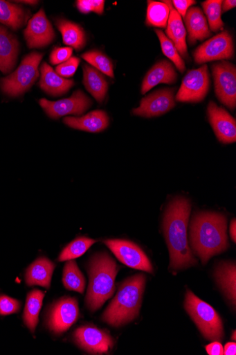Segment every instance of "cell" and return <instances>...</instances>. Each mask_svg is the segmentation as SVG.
Here are the masks:
<instances>
[{
	"mask_svg": "<svg viewBox=\"0 0 236 355\" xmlns=\"http://www.w3.org/2000/svg\"><path fill=\"white\" fill-rule=\"evenodd\" d=\"M74 339L82 349L93 354L107 353L114 345V339L108 333L90 326L78 329Z\"/></svg>",
	"mask_w": 236,
	"mask_h": 355,
	"instance_id": "13",
	"label": "cell"
},
{
	"mask_svg": "<svg viewBox=\"0 0 236 355\" xmlns=\"http://www.w3.org/2000/svg\"><path fill=\"white\" fill-rule=\"evenodd\" d=\"M212 74L219 101L234 110L236 106V69L233 64L222 61L214 64Z\"/></svg>",
	"mask_w": 236,
	"mask_h": 355,
	"instance_id": "8",
	"label": "cell"
},
{
	"mask_svg": "<svg viewBox=\"0 0 236 355\" xmlns=\"http://www.w3.org/2000/svg\"><path fill=\"white\" fill-rule=\"evenodd\" d=\"M82 58L98 71L111 78H114L113 62L111 60L102 52L98 51H89L82 55Z\"/></svg>",
	"mask_w": 236,
	"mask_h": 355,
	"instance_id": "32",
	"label": "cell"
},
{
	"mask_svg": "<svg viewBox=\"0 0 236 355\" xmlns=\"http://www.w3.org/2000/svg\"><path fill=\"white\" fill-rule=\"evenodd\" d=\"M56 26L61 32L64 44L77 51L83 49L87 41L86 34L80 25L60 19L56 21Z\"/></svg>",
	"mask_w": 236,
	"mask_h": 355,
	"instance_id": "26",
	"label": "cell"
},
{
	"mask_svg": "<svg viewBox=\"0 0 236 355\" xmlns=\"http://www.w3.org/2000/svg\"><path fill=\"white\" fill-rule=\"evenodd\" d=\"M221 0H208L201 4L208 17L211 31L217 32L221 30L224 24L221 19Z\"/></svg>",
	"mask_w": 236,
	"mask_h": 355,
	"instance_id": "34",
	"label": "cell"
},
{
	"mask_svg": "<svg viewBox=\"0 0 236 355\" xmlns=\"http://www.w3.org/2000/svg\"><path fill=\"white\" fill-rule=\"evenodd\" d=\"M176 106L174 92L171 89L157 90L141 101L140 106L133 110L134 115L152 118L161 116Z\"/></svg>",
	"mask_w": 236,
	"mask_h": 355,
	"instance_id": "14",
	"label": "cell"
},
{
	"mask_svg": "<svg viewBox=\"0 0 236 355\" xmlns=\"http://www.w3.org/2000/svg\"><path fill=\"white\" fill-rule=\"evenodd\" d=\"M170 9L166 28L167 37L170 39L176 46L181 56L188 58L186 43V30L183 19L173 6L172 1H164Z\"/></svg>",
	"mask_w": 236,
	"mask_h": 355,
	"instance_id": "18",
	"label": "cell"
},
{
	"mask_svg": "<svg viewBox=\"0 0 236 355\" xmlns=\"http://www.w3.org/2000/svg\"><path fill=\"white\" fill-rule=\"evenodd\" d=\"M236 354V344L235 343H228L225 345L224 354L235 355Z\"/></svg>",
	"mask_w": 236,
	"mask_h": 355,
	"instance_id": "41",
	"label": "cell"
},
{
	"mask_svg": "<svg viewBox=\"0 0 236 355\" xmlns=\"http://www.w3.org/2000/svg\"><path fill=\"white\" fill-rule=\"evenodd\" d=\"M64 123L78 130L98 133L109 126V118L105 112L96 110L81 117H65Z\"/></svg>",
	"mask_w": 236,
	"mask_h": 355,
	"instance_id": "19",
	"label": "cell"
},
{
	"mask_svg": "<svg viewBox=\"0 0 236 355\" xmlns=\"http://www.w3.org/2000/svg\"><path fill=\"white\" fill-rule=\"evenodd\" d=\"M234 55L233 39L229 32L224 31L199 46L194 52V61L202 64L214 60L231 59Z\"/></svg>",
	"mask_w": 236,
	"mask_h": 355,
	"instance_id": "11",
	"label": "cell"
},
{
	"mask_svg": "<svg viewBox=\"0 0 236 355\" xmlns=\"http://www.w3.org/2000/svg\"><path fill=\"white\" fill-rule=\"evenodd\" d=\"M80 63V59L72 57L66 61L58 64L55 69V73L62 78L73 77Z\"/></svg>",
	"mask_w": 236,
	"mask_h": 355,
	"instance_id": "36",
	"label": "cell"
},
{
	"mask_svg": "<svg viewBox=\"0 0 236 355\" xmlns=\"http://www.w3.org/2000/svg\"><path fill=\"white\" fill-rule=\"evenodd\" d=\"M39 103L51 118L59 119L66 115L83 114L91 106L92 101L83 92L78 90L69 98L57 102L42 99Z\"/></svg>",
	"mask_w": 236,
	"mask_h": 355,
	"instance_id": "12",
	"label": "cell"
},
{
	"mask_svg": "<svg viewBox=\"0 0 236 355\" xmlns=\"http://www.w3.org/2000/svg\"><path fill=\"white\" fill-rule=\"evenodd\" d=\"M227 218L218 213L195 214L190 225V243L193 252L202 264L226 250L229 246L227 236Z\"/></svg>",
	"mask_w": 236,
	"mask_h": 355,
	"instance_id": "2",
	"label": "cell"
},
{
	"mask_svg": "<svg viewBox=\"0 0 236 355\" xmlns=\"http://www.w3.org/2000/svg\"><path fill=\"white\" fill-rule=\"evenodd\" d=\"M170 15V9L165 3L148 1L146 24L151 26L165 28Z\"/></svg>",
	"mask_w": 236,
	"mask_h": 355,
	"instance_id": "30",
	"label": "cell"
},
{
	"mask_svg": "<svg viewBox=\"0 0 236 355\" xmlns=\"http://www.w3.org/2000/svg\"><path fill=\"white\" fill-rule=\"evenodd\" d=\"M185 308L202 335L208 340L221 341L224 327L221 317L208 304L188 291Z\"/></svg>",
	"mask_w": 236,
	"mask_h": 355,
	"instance_id": "5",
	"label": "cell"
},
{
	"mask_svg": "<svg viewBox=\"0 0 236 355\" xmlns=\"http://www.w3.org/2000/svg\"><path fill=\"white\" fill-rule=\"evenodd\" d=\"M43 57V53L37 52L26 55L16 71L2 79L3 92L17 96L28 90L39 77V67Z\"/></svg>",
	"mask_w": 236,
	"mask_h": 355,
	"instance_id": "6",
	"label": "cell"
},
{
	"mask_svg": "<svg viewBox=\"0 0 236 355\" xmlns=\"http://www.w3.org/2000/svg\"><path fill=\"white\" fill-rule=\"evenodd\" d=\"M146 278L138 274L123 282L107 309L102 320L108 324L119 327L136 318L140 313L145 291Z\"/></svg>",
	"mask_w": 236,
	"mask_h": 355,
	"instance_id": "3",
	"label": "cell"
},
{
	"mask_svg": "<svg viewBox=\"0 0 236 355\" xmlns=\"http://www.w3.org/2000/svg\"><path fill=\"white\" fill-rule=\"evenodd\" d=\"M172 4L181 17L184 18L188 9L195 4V1H192V0H174Z\"/></svg>",
	"mask_w": 236,
	"mask_h": 355,
	"instance_id": "39",
	"label": "cell"
},
{
	"mask_svg": "<svg viewBox=\"0 0 236 355\" xmlns=\"http://www.w3.org/2000/svg\"><path fill=\"white\" fill-rule=\"evenodd\" d=\"M188 31V41L190 45L197 41H203L211 37L207 19L199 8H190L184 17Z\"/></svg>",
	"mask_w": 236,
	"mask_h": 355,
	"instance_id": "22",
	"label": "cell"
},
{
	"mask_svg": "<svg viewBox=\"0 0 236 355\" xmlns=\"http://www.w3.org/2000/svg\"><path fill=\"white\" fill-rule=\"evenodd\" d=\"M41 72L39 85L43 90L53 96L62 95L69 92L75 85L73 80L64 79L57 75L46 62L42 64Z\"/></svg>",
	"mask_w": 236,
	"mask_h": 355,
	"instance_id": "23",
	"label": "cell"
},
{
	"mask_svg": "<svg viewBox=\"0 0 236 355\" xmlns=\"http://www.w3.org/2000/svg\"><path fill=\"white\" fill-rule=\"evenodd\" d=\"M17 3H26V4H29V5H35L37 4L38 2L37 1H17Z\"/></svg>",
	"mask_w": 236,
	"mask_h": 355,
	"instance_id": "44",
	"label": "cell"
},
{
	"mask_svg": "<svg viewBox=\"0 0 236 355\" xmlns=\"http://www.w3.org/2000/svg\"><path fill=\"white\" fill-rule=\"evenodd\" d=\"M55 268V264L48 258H38L26 271V284L29 286L38 285L49 288Z\"/></svg>",
	"mask_w": 236,
	"mask_h": 355,
	"instance_id": "21",
	"label": "cell"
},
{
	"mask_svg": "<svg viewBox=\"0 0 236 355\" xmlns=\"http://www.w3.org/2000/svg\"><path fill=\"white\" fill-rule=\"evenodd\" d=\"M223 7H221V10L223 12H226L231 9H233L236 6V2L235 0H226V1L222 3Z\"/></svg>",
	"mask_w": 236,
	"mask_h": 355,
	"instance_id": "42",
	"label": "cell"
},
{
	"mask_svg": "<svg viewBox=\"0 0 236 355\" xmlns=\"http://www.w3.org/2000/svg\"><path fill=\"white\" fill-rule=\"evenodd\" d=\"M155 32L160 40L163 54L174 63L176 67L181 73H184L185 71V62L174 43L165 36L161 30L156 29Z\"/></svg>",
	"mask_w": 236,
	"mask_h": 355,
	"instance_id": "33",
	"label": "cell"
},
{
	"mask_svg": "<svg viewBox=\"0 0 236 355\" xmlns=\"http://www.w3.org/2000/svg\"><path fill=\"white\" fill-rule=\"evenodd\" d=\"M19 50L17 38L3 26H0V71L11 73L16 66Z\"/></svg>",
	"mask_w": 236,
	"mask_h": 355,
	"instance_id": "17",
	"label": "cell"
},
{
	"mask_svg": "<svg viewBox=\"0 0 236 355\" xmlns=\"http://www.w3.org/2000/svg\"><path fill=\"white\" fill-rule=\"evenodd\" d=\"M62 282L66 289L84 294L86 279L74 260L69 261L64 266Z\"/></svg>",
	"mask_w": 236,
	"mask_h": 355,
	"instance_id": "29",
	"label": "cell"
},
{
	"mask_svg": "<svg viewBox=\"0 0 236 355\" xmlns=\"http://www.w3.org/2000/svg\"><path fill=\"white\" fill-rule=\"evenodd\" d=\"M210 84L208 68L204 64L185 76L176 99L181 103H199L206 98Z\"/></svg>",
	"mask_w": 236,
	"mask_h": 355,
	"instance_id": "7",
	"label": "cell"
},
{
	"mask_svg": "<svg viewBox=\"0 0 236 355\" xmlns=\"http://www.w3.org/2000/svg\"><path fill=\"white\" fill-rule=\"evenodd\" d=\"M230 234L232 240L233 242L235 243L236 241V222L235 219H233V221H231L230 225Z\"/></svg>",
	"mask_w": 236,
	"mask_h": 355,
	"instance_id": "43",
	"label": "cell"
},
{
	"mask_svg": "<svg viewBox=\"0 0 236 355\" xmlns=\"http://www.w3.org/2000/svg\"><path fill=\"white\" fill-rule=\"evenodd\" d=\"M233 339L234 340H235V331H234V333H233Z\"/></svg>",
	"mask_w": 236,
	"mask_h": 355,
	"instance_id": "45",
	"label": "cell"
},
{
	"mask_svg": "<svg viewBox=\"0 0 236 355\" xmlns=\"http://www.w3.org/2000/svg\"><path fill=\"white\" fill-rule=\"evenodd\" d=\"M208 113L210 122L219 141L225 144L235 143L236 141L235 119L214 102L210 103Z\"/></svg>",
	"mask_w": 236,
	"mask_h": 355,
	"instance_id": "16",
	"label": "cell"
},
{
	"mask_svg": "<svg viewBox=\"0 0 236 355\" xmlns=\"http://www.w3.org/2000/svg\"><path fill=\"white\" fill-rule=\"evenodd\" d=\"M105 243L124 265L133 269L153 272V267L149 258L136 244L118 239L107 240Z\"/></svg>",
	"mask_w": 236,
	"mask_h": 355,
	"instance_id": "9",
	"label": "cell"
},
{
	"mask_svg": "<svg viewBox=\"0 0 236 355\" xmlns=\"http://www.w3.org/2000/svg\"><path fill=\"white\" fill-rule=\"evenodd\" d=\"M83 83L89 93L98 103H102L109 89L105 76L92 67L85 64L83 67Z\"/></svg>",
	"mask_w": 236,
	"mask_h": 355,
	"instance_id": "24",
	"label": "cell"
},
{
	"mask_svg": "<svg viewBox=\"0 0 236 355\" xmlns=\"http://www.w3.org/2000/svg\"><path fill=\"white\" fill-rule=\"evenodd\" d=\"M21 302L7 295H0V315L6 316L19 313Z\"/></svg>",
	"mask_w": 236,
	"mask_h": 355,
	"instance_id": "37",
	"label": "cell"
},
{
	"mask_svg": "<svg viewBox=\"0 0 236 355\" xmlns=\"http://www.w3.org/2000/svg\"><path fill=\"white\" fill-rule=\"evenodd\" d=\"M216 279L226 297L235 306L236 302V268L232 263H224L216 270Z\"/></svg>",
	"mask_w": 236,
	"mask_h": 355,
	"instance_id": "27",
	"label": "cell"
},
{
	"mask_svg": "<svg viewBox=\"0 0 236 355\" xmlns=\"http://www.w3.org/2000/svg\"><path fill=\"white\" fill-rule=\"evenodd\" d=\"M177 76L172 62L162 60L147 73L142 85V94H146L158 84H173L176 82Z\"/></svg>",
	"mask_w": 236,
	"mask_h": 355,
	"instance_id": "20",
	"label": "cell"
},
{
	"mask_svg": "<svg viewBox=\"0 0 236 355\" xmlns=\"http://www.w3.org/2000/svg\"><path fill=\"white\" fill-rule=\"evenodd\" d=\"M88 271L89 284L86 304L90 311H96L115 293V281L119 269L113 258L103 252L91 258Z\"/></svg>",
	"mask_w": 236,
	"mask_h": 355,
	"instance_id": "4",
	"label": "cell"
},
{
	"mask_svg": "<svg viewBox=\"0 0 236 355\" xmlns=\"http://www.w3.org/2000/svg\"><path fill=\"white\" fill-rule=\"evenodd\" d=\"M45 293L39 289L32 290L28 293L23 320L26 327L35 333L39 322V316L42 307Z\"/></svg>",
	"mask_w": 236,
	"mask_h": 355,
	"instance_id": "25",
	"label": "cell"
},
{
	"mask_svg": "<svg viewBox=\"0 0 236 355\" xmlns=\"http://www.w3.org/2000/svg\"><path fill=\"white\" fill-rule=\"evenodd\" d=\"M27 19V13L23 8L0 0V23L17 30L25 24Z\"/></svg>",
	"mask_w": 236,
	"mask_h": 355,
	"instance_id": "28",
	"label": "cell"
},
{
	"mask_svg": "<svg viewBox=\"0 0 236 355\" xmlns=\"http://www.w3.org/2000/svg\"><path fill=\"white\" fill-rule=\"evenodd\" d=\"M95 243V240L89 238H78L62 250L58 261L63 262L76 259L83 255Z\"/></svg>",
	"mask_w": 236,
	"mask_h": 355,
	"instance_id": "31",
	"label": "cell"
},
{
	"mask_svg": "<svg viewBox=\"0 0 236 355\" xmlns=\"http://www.w3.org/2000/svg\"><path fill=\"white\" fill-rule=\"evenodd\" d=\"M208 353L210 355H222L224 354V348L220 343L215 341L206 347Z\"/></svg>",
	"mask_w": 236,
	"mask_h": 355,
	"instance_id": "40",
	"label": "cell"
},
{
	"mask_svg": "<svg viewBox=\"0 0 236 355\" xmlns=\"http://www.w3.org/2000/svg\"><path fill=\"white\" fill-rule=\"evenodd\" d=\"M105 1L104 0H79L77 7L83 14H89L91 12L98 15H102L105 11Z\"/></svg>",
	"mask_w": 236,
	"mask_h": 355,
	"instance_id": "35",
	"label": "cell"
},
{
	"mask_svg": "<svg viewBox=\"0 0 236 355\" xmlns=\"http://www.w3.org/2000/svg\"><path fill=\"white\" fill-rule=\"evenodd\" d=\"M190 211L189 200L178 198L167 207L165 213L163 231L170 253V269L174 271L190 268L197 263L188 240Z\"/></svg>",
	"mask_w": 236,
	"mask_h": 355,
	"instance_id": "1",
	"label": "cell"
},
{
	"mask_svg": "<svg viewBox=\"0 0 236 355\" xmlns=\"http://www.w3.org/2000/svg\"><path fill=\"white\" fill-rule=\"evenodd\" d=\"M24 37L30 49H39L49 45L55 39V32L44 10L28 21Z\"/></svg>",
	"mask_w": 236,
	"mask_h": 355,
	"instance_id": "15",
	"label": "cell"
},
{
	"mask_svg": "<svg viewBox=\"0 0 236 355\" xmlns=\"http://www.w3.org/2000/svg\"><path fill=\"white\" fill-rule=\"evenodd\" d=\"M73 49L70 47L56 48L51 54L50 62L53 64H60L70 59Z\"/></svg>",
	"mask_w": 236,
	"mask_h": 355,
	"instance_id": "38",
	"label": "cell"
},
{
	"mask_svg": "<svg viewBox=\"0 0 236 355\" xmlns=\"http://www.w3.org/2000/svg\"><path fill=\"white\" fill-rule=\"evenodd\" d=\"M80 316L78 301L71 297L62 298L51 308L48 314V327L57 335L66 332Z\"/></svg>",
	"mask_w": 236,
	"mask_h": 355,
	"instance_id": "10",
	"label": "cell"
}]
</instances>
